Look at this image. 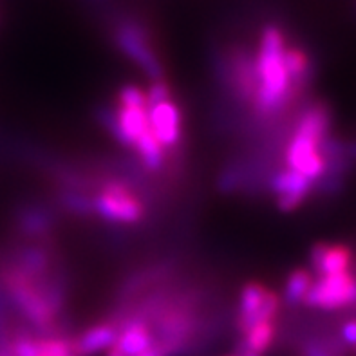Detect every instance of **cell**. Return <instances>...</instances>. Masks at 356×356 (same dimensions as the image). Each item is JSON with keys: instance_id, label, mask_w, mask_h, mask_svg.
<instances>
[{"instance_id": "6da1fadb", "label": "cell", "mask_w": 356, "mask_h": 356, "mask_svg": "<svg viewBox=\"0 0 356 356\" xmlns=\"http://www.w3.org/2000/svg\"><path fill=\"white\" fill-rule=\"evenodd\" d=\"M286 35L275 24H266L259 36L257 51L253 53L257 92L252 102V114L257 125H270L291 108L300 98L291 87L284 65Z\"/></svg>"}, {"instance_id": "7a4b0ae2", "label": "cell", "mask_w": 356, "mask_h": 356, "mask_svg": "<svg viewBox=\"0 0 356 356\" xmlns=\"http://www.w3.org/2000/svg\"><path fill=\"white\" fill-rule=\"evenodd\" d=\"M113 38L120 53L138 65L150 81L165 80V67L145 24L134 18H122L114 24Z\"/></svg>"}, {"instance_id": "277c9868", "label": "cell", "mask_w": 356, "mask_h": 356, "mask_svg": "<svg viewBox=\"0 0 356 356\" xmlns=\"http://www.w3.org/2000/svg\"><path fill=\"white\" fill-rule=\"evenodd\" d=\"M304 304L313 309L322 312H339L356 307V275L339 273V275H324L315 280L307 291Z\"/></svg>"}, {"instance_id": "9c48e42d", "label": "cell", "mask_w": 356, "mask_h": 356, "mask_svg": "<svg viewBox=\"0 0 356 356\" xmlns=\"http://www.w3.org/2000/svg\"><path fill=\"white\" fill-rule=\"evenodd\" d=\"M312 268L321 277L339 275L351 271L353 252L346 244H327L318 243L309 253Z\"/></svg>"}, {"instance_id": "5bb4252c", "label": "cell", "mask_w": 356, "mask_h": 356, "mask_svg": "<svg viewBox=\"0 0 356 356\" xmlns=\"http://www.w3.org/2000/svg\"><path fill=\"white\" fill-rule=\"evenodd\" d=\"M312 284L313 277L307 270L298 268V270L291 271L284 286V302L288 306H300V304H304V298H306Z\"/></svg>"}, {"instance_id": "8992f818", "label": "cell", "mask_w": 356, "mask_h": 356, "mask_svg": "<svg viewBox=\"0 0 356 356\" xmlns=\"http://www.w3.org/2000/svg\"><path fill=\"white\" fill-rule=\"evenodd\" d=\"M318 145L321 143L293 132L289 136L288 147H286V163L289 170L298 172L300 176L312 181L313 185L321 179L325 170V163L321 156Z\"/></svg>"}, {"instance_id": "30bf717a", "label": "cell", "mask_w": 356, "mask_h": 356, "mask_svg": "<svg viewBox=\"0 0 356 356\" xmlns=\"http://www.w3.org/2000/svg\"><path fill=\"white\" fill-rule=\"evenodd\" d=\"M116 324L113 321L98 322V324L90 325L89 330H86L81 334L74 337V349H76L78 356H95L98 353L111 349L118 340Z\"/></svg>"}, {"instance_id": "52a82bcc", "label": "cell", "mask_w": 356, "mask_h": 356, "mask_svg": "<svg viewBox=\"0 0 356 356\" xmlns=\"http://www.w3.org/2000/svg\"><path fill=\"white\" fill-rule=\"evenodd\" d=\"M268 188L275 195L277 207L282 212H293L307 199V195L313 192V183L300 176L298 172L277 170L273 172L268 179Z\"/></svg>"}, {"instance_id": "e0dca14e", "label": "cell", "mask_w": 356, "mask_h": 356, "mask_svg": "<svg viewBox=\"0 0 356 356\" xmlns=\"http://www.w3.org/2000/svg\"><path fill=\"white\" fill-rule=\"evenodd\" d=\"M346 152H348V156L351 161H356V140L346 141Z\"/></svg>"}, {"instance_id": "8fae6325", "label": "cell", "mask_w": 356, "mask_h": 356, "mask_svg": "<svg viewBox=\"0 0 356 356\" xmlns=\"http://www.w3.org/2000/svg\"><path fill=\"white\" fill-rule=\"evenodd\" d=\"M331 120H333L331 108L325 104L316 102V104L307 105L304 108L302 114L298 116L293 132L306 136V138L316 141V143H321L325 136H330Z\"/></svg>"}, {"instance_id": "ba28073f", "label": "cell", "mask_w": 356, "mask_h": 356, "mask_svg": "<svg viewBox=\"0 0 356 356\" xmlns=\"http://www.w3.org/2000/svg\"><path fill=\"white\" fill-rule=\"evenodd\" d=\"M149 116L154 136L158 138L163 149L168 152V158L172 159L174 152L179 149L181 138H183V120H181L179 107L170 98L150 108Z\"/></svg>"}, {"instance_id": "ac0fdd59", "label": "cell", "mask_w": 356, "mask_h": 356, "mask_svg": "<svg viewBox=\"0 0 356 356\" xmlns=\"http://www.w3.org/2000/svg\"><path fill=\"white\" fill-rule=\"evenodd\" d=\"M355 353H356V348H355Z\"/></svg>"}, {"instance_id": "4fadbf2b", "label": "cell", "mask_w": 356, "mask_h": 356, "mask_svg": "<svg viewBox=\"0 0 356 356\" xmlns=\"http://www.w3.org/2000/svg\"><path fill=\"white\" fill-rule=\"evenodd\" d=\"M275 337L277 322H259L257 325H253L248 333H244L241 337L239 343H243L244 348H248L250 351L264 356L268 349L271 348V343L275 342Z\"/></svg>"}, {"instance_id": "9a60e30c", "label": "cell", "mask_w": 356, "mask_h": 356, "mask_svg": "<svg viewBox=\"0 0 356 356\" xmlns=\"http://www.w3.org/2000/svg\"><path fill=\"white\" fill-rule=\"evenodd\" d=\"M118 105L122 107H149L145 90L138 86H123L118 92Z\"/></svg>"}, {"instance_id": "d6986e66", "label": "cell", "mask_w": 356, "mask_h": 356, "mask_svg": "<svg viewBox=\"0 0 356 356\" xmlns=\"http://www.w3.org/2000/svg\"><path fill=\"white\" fill-rule=\"evenodd\" d=\"M232 356H235V355H232Z\"/></svg>"}, {"instance_id": "7c38bea8", "label": "cell", "mask_w": 356, "mask_h": 356, "mask_svg": "<svg viewBox=\"0 0 356 356\" xmlns=\"http://www.w3.org/2000/svg\"><path fill=\"white\" fill-rule=\"evenodd\" d=\"M56 203L62 212L74 216L78 219H89L92 217V194L80 192V190L58 188L56 192Z\"/></svg>"}, {"instance_id": "3957f363", "label": "cell", "mask_w": 356, "mask_h": 356, "mask_svg": "<svg viewBox=\"0 0 356 356\" xmlns=\"http://www.w3.org/2000/svg\"><path fill=\"white\" fill-rule=\"evenodd\" d=\"M280 298L261 282H248L241 291L235 316V330L243 337L259 322H277Z\"/></svg>"}, {"instance_id": "5b68a950", "label": "cell", "mask_w": 356, "mask_h": 356, "mask_svg": "<svg viewBox=\"0 0 356 356\" xmlns=\"http://www.w3.org/2000/svg\"><path fill=\"white\" fill-rule=\"evenodd\" d=\"M17 235L27 243H47L56 228V212L40 203H27L15 216Z\"/></svg>"}, {"instance_id": "2e32d148", "label": "cell", "mask_w": 356, "mask_h": 356, "mask_svg": "<svg viewBox=\"0 0 356 356\" xmlns=\"http://www.w3.org/2000/svg\"><path fill=\"white\" fill-rule=\"evenodd\" d=\"M340 340H342L346 346H349V348H356V318L343 322L342 331H340Z\"/></svg>"}]
</instances>
